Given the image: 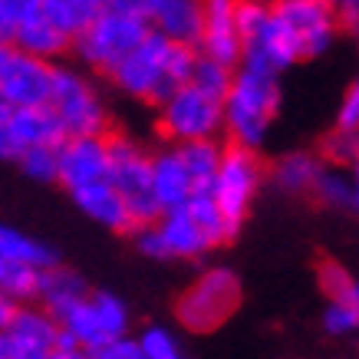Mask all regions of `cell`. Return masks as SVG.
<instances>
[{
	"instance_id": "obj_1",
	"label": "cell",
	"mask_w": 359,
	"mask_h": 359,
	"mask_svg": "<svg viewBox=\"0 0 359 359\" xmlns=\"http://www.w3.org/2000/svg\"><path fill=\"white\" fill-rule=\"evenodd\" d=\"M195 56L198 46L175 43L158 30H149V36L112 69L109 79L126 96L149 106H162L178 86L191 83Z\"/></svg>"
},
{
	"instance_id": "obj_2",
	"label": "cell",
	"mask_w": 359,
	"mask_h": 359,
	"mask_svg": "<svg viewBox=\"0 0 359 359\" xmlns=\"http://www.w3.org/2000/svg\"><path fill=\"white\" fill-rule=\"evenodd\" d=\"M280 109V83L273 73L241 66L224 96V135L234 145L261 149Z\"/></svg>"
},
{
	"instance_id": "obj_3",
	"label": "cell",
	"mask_w": 359,
	"mask_h": 359,
	"mask_svg": "<svg viewBox=\"0 0 359 359\" xmlns=\"http://www.w3.org/2000/svg\"><path fill=\"white\" fill-rule=\"evenodd\" d=\"M244 287L231 267H205L175 300V320L188 333H215L238 313Z\"/></svg>"
},
{
	"instance_id": "obj_4",
	"label": "cell",
	"mask_w": 359,
	"mask_h": 359,
	"mask_svg": "<svg viewBox=\"0 0 359 359\" xmlns=\"http://www.w3.org/2000/svg\"><path fill=\"white\" fill-rule=\"evenodd\" d=\"M149 30H152V23L145 13L102 11L99 20L73 40V50H76L83 66L109 76L112 69L149 36Z\"/></svg>"
},
{
	"instance_id": "obj_5",
	"label": "cell",
	"mask_w": 359,
	"mask_h": 359,
	"mask_svg": "<svg viewBox=\"0 0 359 359\" xmlns=\"http://www.w3.org/2000/svg\"><path fill=\"white\" fill-rule=\"evenodd\" d=\"M238 23H241V40H244L241 66L280 76L287 66H294L300 60L294 40L280 27L271 4H264V0H238Z\"/></svg>"
},
{
	"instance_id": "obj_6",
	"label": "cell",
	"mask_w": 359,
	"mask_h": 359,
	"mask_svg": "<svg viewBox=\"0 0 359 359\" xmlns=\"http://www.w3.org/2000/svg\"><path fill=\"white\" fill-rule=\"evenodd\" d=\"M264 175L267 172H264V162L257 158V149H244V145H234V142L224 145L221 168L208 191L218 201L231 234H238L241 224L248 221L250 205H254V198L264 185Z\"/></svg>"
},
{
	"instance_id": "obj_7",
	"label": "cell",
	"mask_w": 359,
	"mask_h": 359,
	"mask_svg": "<svg viewBox=\"0 0 359 359\" xmlns=\"http://www.w3.org/2000/svg\"><path fill=\"white\" fill-rule=\"evenodd\" d=\"M158 129L172 145L218 139L224 132V99L185 83L158 106Z\"/></svg>"
},
{
	"instance_id": "obj_8",
	"label": "cell",
	"mask_w": 359,
	"mask_h": 359,
	"mask_svg": "<svg viewBox=\"0 0 359 359\" xmlns=\"http://www.w3.org/2000/svg\"><path fill=\"white\" fill-rule=\"evenodd\" d=\"M109 182L119 188L126 198L135 228L142 224H155L162 218V205L155 198L152 185V155L142 145H135L126 135H112L109 132Z\"/></svg>"
},
{
	"instance_id": "obj_9",
	"label": "cell",
	"mask_w": 359,
	"mask_h": 359,
	"mask_svg": "<svg viewBox=\"0 0 359 359\" xmlns=\"http://www.w3.org/2000/svg\"><path fill=\"white\" fill-rule=\"evenodd\" d=\"M135 244L142 254L149 257H178V261H195L205 257L208 250L218 248V241L208 234V228L198 221L191 205H178L162 211V218L155 224H142L135 228Z\"/></svg>"
},
{
	"instance_id": "obj_10",
	"label": "cell",
	"mask_w": 359,
	"mask_h": 359,
	"mask_svg": "<svg viewBox=\"0 0 359 359\" xmlns=\"http://www.w3.org/2000/svg\"><path fill=\"white\" fill-rule=\"evenodd\" d=\"M50 109L66 135H109L106 102L96 93V86L73 66H56Z\"/></svg>"
},
{
	"instance_id": "obj_11",
	"label": "cell",
	"mask_w": 359,
	"mask_h": 359,
	"mask_svg": "<svg viewBox=\"0 0 359 359\" xmlns=\"http://www.w3.org/2000/svg\"><path fill=\"white\" fill-rule=\"evenodd\" d=\"M271 7L287 36L294 40L300 60L327 53L337 33L343 30L333 0H273Z\"/></svg>"
},
{
	"instance_id": "obj_12",
	"label": "cell",
	"mask_w": 359,
	"mask_h": 359,
	"mask_svg": "<svg viewBox=\"0 0 359 359\" xmlns=\"http://www.w3.org/2000/svg\"><path fill=\"white\" fill-rule=\"evenodd\" d=\"M56 63L20 50L17 43H0V96L17 109L50 106Z\"/></svg>"
},
{
	"instance_id": "obj_13",
	"label": "cell",
	"mask_w": 359,
	"mask_h": 359,
	"mask_svg": "<svg viewBox=\"0 0 359 359\" xmlns=\"http://www.w3.org/2000/svg\"><path fill=\"white\" fill-rule=\"evenodd\" d=\"M60 323H63V330L76 339L79 346L102 349L106 343H112V339H119L129 333V306L122 304L116 294L93 290V294L79 306H73Z\"/></svg>"
},
{
	"instance_id": "obj_14",
	"label": "cell",
	"mask_w": 359,
	"mask_h": 359,
	"mask_svg": "<svg viewBox=\"0 0 359 359\" xmlns=\"http://www.w3.org/2000/svg\"><path fill=\"white\" fill-rule=\"evenodd\" d=\"M4 333L11 343V359H53L63 339V323L46 306L20 304Z\"/></svg>"
},
{
	"instance_id": "obj_15",
	"label": "cell",
	"mask_w": 359,
	"mask_h": 359,
	"mask_svg": "<svg viewBox=\"0 0 359 359\" xmlns=\"http://www.w3.org/2000/svg\"><path fill=\"white\" fill-rule=\"evenodd\" d=\"M56 155H60L56 182L69 195L89 182L109 178V135H66Z\"/></svg>"
},
{
	"instance_id": "obj_16",
	"label": "cell",
	"mask_w": 359,
	"mask_h": 359,
	"mask_svg": "<svg viewBox=\"0 0 359 359\" xmlns=\"http://www.w3.org/2000/svg\"><path fill=\"white\" fill-rule=\"evenodd\" d=\"M198 53L215 56L228 66H241L244 40L238 23V0H205V27H201Z\"/></svg>"
},
{
	"instance_id": "obj_17",
	"label": "cell",
	"mask_w": 359,
	"mask_h": 359,
	"mask_svg": "<svg viewBox=\"0 0 359 359\" xmlns=\"http://www.w3.org/2000/svg\"><path fill=\"white\" fill-rule=\"evenodd\" d=\"M145 17L152 23V30L175 43L198 46L201 27H205V0H149Z\"/></svg>"
},
{
	"instance_id": "obj_18",
	"label": "cell",
	"mask_w": 359,
	"mask_h": 359,
	"mask_svg": "<svg viewBox=\"0 0 359 359\" xmlns=\"http://www.w3.org/2000/svg\"><path fill=\"white\" fill-rule=\"evenodd\" d=\"M73 201H76V208L86 218H93L102 228L119 231V234L135 231V218H132L129 205H126V198L119 195V188L112 185L109 178H99V182H89V185L76 188Z\"/></svg>"
},
{
	"instance_id": "obj_19",
	"label": "cell",
	"mask_w": 359,
	"mask_h": 359,
	"mask_svg": "<svg viewBox=\"0 0 359 359\" xmlns=\"http://www.w3.org/2000/svg\"><path fill=\"white\" fill-rule=\"evenodd\" d=\"M152 185H155V198H158L162 211L185 205L188 198L198 191L195 182H191V172H188L185 158L178 152V145L152 152Z\"/></svg>"
},
{
	"instance_id": "obj_20",
	"label": "cell",
	"mask_w": 359,
	"mask_h": 359,
	"mask_svg": "<svg viewBox=\"0 0 359 359\" xmlns=\"http://www.w3.org/2000/svg\"><path fill=\"white\" fill-rule=\"evenodd\" d=\"M63 139H66V132L50 106L17 109L13 112V126H11V162L20 158L23 149H33V145H60Z\"/></svg>"
},
{
	"instance_id": "obj_21",
	"label": "cell",
	"mask_w": 359,
	"mask_h": 359,
	"mask_svg": "<svg viewBox=\"0 0 359 359\" xmlns=\"http://www.w3.org/2000/svg\"><path fill=\"white\" fill-rule=\"evenodd\" d=\"M323 165H327V158L320 152H306V149L287 152L271 165V182H273V188H280L283 195H297V198L310 195L313 198L316 178L323 172Z\"/></svg>"
},
{
	"instance_id": "obj_22",
	"label": "cell",
	"mask_w": 359,
	"mask_h": 359,
	"mask_svg": "<svg viewBox=\"0 0 359 359\" xmlns=\"http://www.w3.org/2000/svg\"><path fill=\"white\" fill-rule=\"evenodd\" d=\"M93 294L86 287V280L79 277L76 271H69L63 264H53V267H46L43 277H40V297H36V304L46 306L56 320H63L73 306H79L86 297Z\"/></svg>"
},
{
	"instance_id": "obj_23",
	"label": "cell",
	"mask_w": 359,
	"mask_h": 359,
	"mask_svg": "<svg viewBox=\"0 0 359 359\" xmlns=\"http://www.w3.org/2000/svg\"><path fill=\"white\" fill-rule=\"evenodd\" d=\"M13 43L20 46V50H27V53L43 56V60L53 63L56 56H63L66 50L73 46V40H69L43 11H36V13H30L27 20H20V27L13 33Z\"/></svg>"
},
{
	"instance_id": "obj_24",
	"label": "cell",
	"mask_w": 359,
	"mask_h": 359,
	"mask_svg": "<svg viewBox=\"0 0 359 359\" xmlns=\"http://www.w3.org/2000/svg\"><path fill=\"white\" fill-rule=\"evenodd\" d=\"M102 11H106V0H43V13L69 40H76L83 30H89Z\"/></svg>"
},
{
	"instance_id": "obj_25",
	"label": "cell",
	"mask_w": 359,
	"mask_h": 359,
	"mask_svg": "<svg viewBox=\"0 0 359 359\" xmlns=\"http://www.w3.org/2000/svg\"><path fill=\"white\" fill-rule=\"evenodd\" d=\"M0 250L11 264H20V267H36V271H46L53 267L56 257L53 250L46 248L43 241L23 234L20 228H11V224H0Z\"/></svg>"
},
{
	"instance_id": "obj_26",
	"label": "cell",
	"mask_w": 359,
	"mask_h": 359,
	"mask_svg": "<svg viewBox=\"0 0 359 359\" xmlns=\"http://www.w3.org/2000/svg\"><path fill=\"white\" fill-rule=\"evenodd\" d=\"M313 198L320 205L337 208V211H356V182H353V172L343 168V165H323V172L316 178Z\"/></svg>"
},
{
	"instance_id": "obj_27",
	"label": "cell",
	"mask_w": 359,
	"mask_h": 359,
	"mask_svg": "<svg viewBox=\"0 0 359 359\" xmlns=\"http://www.w3.org/2000/svg\"><path fill=\"white\" fill-rule=\"evenodd\" d=\"M178 152H182L188 172H191L195 188H211V182H215V175L221 168L224 145H218V139H198V142H182Z\"/></svg>"
},
{
	"instance_id": "obj_28",
	"label": "cell",
	"mask_w": 359,
	"mask_h": 359,
	"mask_svg": "<svg viewBox=\"0 0 359 359\" xmlns=\"http://www.w3.org/2000/svg\"><path fill=\"white\" fill-rule=\"evenodd\" d=\"M316 280L323 287L327 300H337V304H346L353 310H359V280L339 261L323 257V261L316 264Z\"/></svg>"
},
{
	"instance_id": "obj_29",
	"label": "cell",
	"mask_w": 359,
	"mask_h": 359,
	"mask_svg": "<svg viewBox=\"0 0 359 359\" xmlns=\"http://www.w3.org/2000/svg\"><path fill=\"white\" fill-rule=\"evenodd\" d=\"M234 66L221 63V60H215V56H205L198 53L195 56V69H191V83H195L198 89H205V93H211V96L224 99L228 96L231 83H234Z\"/></svg>"
},
{
	"instance_id": "obj_30",
	"label": "cell",
	"mask_w": 359,
	"mask_h": 359,
	"mask_svg": "<svg viewBox=\"0 0 359 359\" xmlns=\"http://www.w3.org/2000/svg\"><path fill=\"white\" fill-rule=\"evenodd\" d=\"M60 145H33V149H23L17 165L20 172L33 182H56L60 175V155H56Z\"/></svg>"
},
{
	"instance_id": "obj_31",
	"label": "cell",
	"mask_w": 359,
	"mask_h": 359,
	"mask_svg": "<svg viewBox=\"0 0 359 359\" xmlns=\"http://www.w3.org/2000/svg\"><path fill=\"white\" fill-rule=\"evenodd\" d=\"M320 155L327 158L330 165H343V168H353L359 162V129H339L333 126L323 145H320Z\"/></svg>"
},
{
	"instance_id": "obj_32",
	"label": "cell",
	"mask_w": 359,
	"mask_h": 359,
	"mask_svg": "<svg viewBox=\"0 0 359 359\" xmlns=\"http://www.w3.org/2000/svg\"><path fill=\"white\" fill-rule=\"evenodd\" d=\"M139 343L149 359H188L182 343H178V337L165 327H145L139 333Z\"/></svg>"
},
{
	"instance_id": "obj_33",
	"label": "cell",
	"mask_w": 359,
	"mask_h": 359,
	"mask_svg": "<svg viewBox=\"0 0 359 359\" xmlns=\"http://www.w3.org/2000/svg\"><path fill=\"white\" fill-rule=\"evenodd\" d=\"M40 277H43V271H36V267L11 264V273H7V280H4V290H7L17 304H30V300L40 297Z\"/></svg>"
},
{
	"instance_id": "obj_34",
	"label": "cell",
	"mask_w": 359,
	"mask_h": 359,
	"mask_svg": "<svg viewBox=\"0 0 359 359\" xmlns=\"http://www.w3.org/2000/svg\"><path fill=\"white\" fill-rule=\"evenodd\" d=\"M323 330L330 337H349L359 330V310L346 304H337V300H327V310H323Z\"/></svg>"
},
{
	"instance_id": "obj_35",
	"label": "cell",
	"mask_w": 359,
	"mask_h": 359,
	"mask_svg": "<svg viewBox=\"0 0 359 359\" xmlns=\"http://www.w3.org/2000/svg\"><path fill=\"white\" fill-rule=\"evenodd\" d=\"M337 126L339 129H359V79L349 83L337 109Z\"/></svg>"
},
{
	"instance_id": "obj_36",
	"label": "cell",
	"mask_w": 359,
	"mask_h": 359,
	"mask_svg": "<svg viewBox=\"0 0 359 359\" xmlns=\"http://www.w3.org/2000/svg\"><path fill=\"white\" fill-rule=\"evenodd\" d=\"M96 353H99V359H149L145 349H142V343H139V337L132 339L129 333L119 339H112V343H106V346L96 349Z\"/></svg>"
},
{
	"instance_id": "obj_37",
	"label": "cell",
	"mask_w": 359,
	"mask_h": 359,
	"mask_svg": "<svg viewBox=\"0 0 359 359\" xmlns=\"http://www.w3.org/2000/svg\"><path fill=\"white\" fill-rule=\"evenodd\" d=\"M13 112L17 106H11L7 99L0 96V158L11 162V126H13Z\"/></svg>"
},
{
	"instance_id": "obj_38",
	"label": "cell",
	"mask_w": 359,
	"mask_h": 359,
	"mask_svg": "<svg viewBox=\"0 0 359 359\" xmlns=\"http://www.w3.org/2000/svg\"><path fill=\"white\" fill-rule=\"evenodd\" d=\"M337 4V17L339 27L353 36H359V0H333Z\"/></svg>"
},
{
	"instance_id": "obj_39",
	"label": "cell",
	"mask_w": 359,
	"mask_h": 359,
	"mask_svg": "<svg viewBox=\"0 0 359 359\" xmlns=\"http://www.w3.org/2000/svg\"><path fill=\"white\" fill-rule=\"evenodd\" d=\"M53 359H99V353L96 349H89V346H79L76 339L63 330V339H60V349H56Z\"/></svg>"
},
{
	"instance_id": "obj_40",
	"label": "cell",
	"mask_w": 359,
	"mask_h": 359,
	"mask_svg": "<svg viewBox=\"0 0 359 359\" xmlns=\"http://www.w3.org/2000/svg\"><path fill=\"white\" fill-rule=\"evenodd\" d=\"M7 4V11L17 17V23L20 20H27L30 13H36V11H43V0H4Z\"/></svg>"
},
{
	"instance_id": "obj_41",
	"label": "cell",
	"mask_w": 359,
	"mask_h": 359,
	"mask_svg": "<svg viewBox=\"0 0 359 359\" xmlns=\"http://www.w3.org/2000/svg\"><path fill=\"white\" fill-rule=\"evenodd\" d=\"M17 17L7 11V4L0 0V43H13V33H17Z\"/></svg>"
},
{
	"instance_id": "obj_42",
	"label": "cell",
	"mask_w": 359,
	"mask_h": 359,
	"mask_svg": "<svg viewBox=\"0 0 359 359\" xmlns=\"http://www.w3.org/2000/svg\"><path fill=\"white\" fill-rule=\"evenodd\" d=\"M17 300H13L11 294H7V290H4V287H0V330L7 327V323H11L13 320V313H17Z\"/></svg>"
},
{
	"instance_id": "obj_43",
	"label": "cell",
	"mask_w": 359,
	"mask_h": 359,
	"mask_svg": "<svg viewBox=\"0 0 359 359\" xmlns=\"http://www.w3.org/2000/svg\"><path fill=\"white\" fill-rule=\"evenodd\" d=\"M149 0H106V11H126V13H145Z\"/></svg>"
},
{
	"instance_id": "obj_44",
	"label": "cell",
	"mask_w": 359,
	"mask_h": 359,
	"mask_svg": "<svg viewBox=\"0 0 359 359\" xmlns=\"http://www.w3.org/2000/svg\"><path fill=\"white\" fill-rule=\"evenodd\" d=\"M7 273H11V261H7L4 250H0V287H4V280H7Z\"/></svg>"
},
{
	"instance_id": "obj_45",
	"label": "cell",
	"mask_w": 359,
	"mask_h": 359,
	"mask_svg": "<svg viewBox=\"0 0 359 359\" xmlns=\"http://www.w3.org/2000/svg\"><path fill=\"white\" fill-rule=\"evenodd\" d=\"M0 359H11V343H7V333L0 330Z\"/></svg>"
}]
</instances>
